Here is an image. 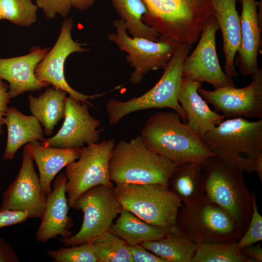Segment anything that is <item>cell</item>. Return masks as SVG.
I'll return each mask as SVG.
<instances>
[{
	"instance_id": "cell-43",
	"label": "cell",
	"mask_w": 262,
	"mask_h": 262,
	"mask_svg": "<svg viewBox=\"0 0 262 262\" xmlns=\"http://www.w3.org/2000/svg\"><path fill=\"white\" fill-rule=\"evenodd\" d=\"M0 20H1V18H0Z\"/></svg>"
},
{
	"instance_id": "cell-29",
	"label": "cell",
	"mask_w": 262,
	"mask_h": 262,
	"mask_svg": "<svg viewBox=\"0 0 262 262\" xmlns=\"http://www.w3.org/2000/svg\"><path fill=\"white\" fill-rule=\"evenodd\" d=\"M237 243L197 245L192 262H253L241 252Z\"/></svg>"
},
{
	"instance_id": "cell-1",
	"label": "cell",
	"mask_w": 262,
	"mask_h": 262,
	"mask_svg": "<svg viewBox=\"0 0 262 262\" xmlns=\"http://www.w3.org/2000/svg\"><path fill=\"white\" fill-rule=\"evenodd\" d=\"M176 112H160L147 119L140 134L151 151L176 165L188 162L204 163L215 156L200 137Z\"/></svg>"
},
{
	"instance_id": "cell-24",
	"label": "cell",
	"mask_w": 262,
	"mask_h": 262,
	"mask_svg": "<svg viewBox=\"0 0 262 262\" xmlns=\"http://www.w3.org/2000/svg\"><path fill=\"white\" fill-rule=\"evenodd\" d=\"M203 164L192 162L177 165L170 177L168 186L182 204L194 205L205 197L202 185Z\"/></svg>"
},
{
	"instance_id": "cell-6",
	"label": "cell",
	"mask_w": 262,
	"mask_h": 262,
	"mask_svg": "<svg viewBox=\"0 0 262 262\" xmlns=\"http://www.w3.org/2000/svg\"><path fill=\"white\" fill-rule=\"evenodd\" d=\"M191 48L190 45L178 44L171 59L164 69L160 79L142 96L125 101L111 99L106 106L110 124H116L123 117L133 112L164 108L173 110L186 123V115L178 98L182 78L183 63Z\"/></svg>"
},
{
	"instance_id": "cell-17",
	"label": "cell",
	"mask_w": 262,
	"mask_h": 262,
	"mask_svg": "<svg viewBox=\"0 0 262 262\" xmlns=\"http://www.w3.org/2000/svg\"><path fill=\"white\" fill-rule=\"evenodd\" d=\"M67 178L65 174L58 175L53 188L46 196V206L41 223L36 231L37 242L45 243L60 235L62 238L69 237L72 232V220L68 215L69 207L66 196Z\"/></svg>"
},
{
	"instance_id": "cell-14",
	"label": "cell",
	"mask_w": 262,
	"mask_h": 262,
	"mask_svg": "<svg viewBox=\"0 0 262 262\" xmlns=\"http://www.w3.org/2000/svg\"><path fill=\"white\" fill-rule=\"evenodd\" d=\"M73 25L71 18H66L64 20L55 44L36 66L35 76L39 81L65 91L78 101L91 105L88 99L102 97L104 93L93 95L81 93L69 85L65 76V63L68 56L75 52L83 53L89 50L83 47L84 44L73 39L71 32Z\"/></svg>"
},
{
	"instance_id": "cell-37",
	"label": "cell",
	"mask_w": 262,
	"mask_h": 262,
	"mask_svg": "<svg viewBox=\"0 0 262 262\" xmlns=\"http://www.w3.org/2000/svg\"><path fill=\"white\" fill-rule=\"evenodd\" d=\"M0 262H19L20 259L11 246L0 236Z\"/></svg>"
},
{
	"instance_id": "cell-38",
	"label": "cell",
	"mask_w": 262,
	"mask_h": 262,
	"mask_svg": "<svg viewBox=\"0 0 262 262\" xmlns=\"http://www.w3.org/2000/svg\"><path fill=\"white\" fill-rule=\"evenodd\" d=\"M250 245L245 246L240 249L241 252L250 258L254 262H262V248L261 244Z\"/></svg>"
},
{
	"instance_id": "cell-12",
	"label": "cell",
	"mask_w": 262,
	"mask_h": 262,
	"mask_svg": "<svg viewBox=\"0 0 262 262\" xmlns=\"http://www.w3.org/2000/svg\"><path fill=\"white\" fill-rule=\"evenodd\" d=\"M252 81L241 88L228 86L213 91L200 87L198 92L211 104L217 113L221 112L225 119L243 117L262 119V69L258 68L251 75Z\"/></svg>"
},
{
	"instance_id": "cell-7",
	"label": "cell",
	"mask_w": 262,
	"mask_h": 262,
	"mask_svg": "<svg viewBox=\"0 0 262 262\" xmlns=\"http://www.w3.org/2000/svg\"><path fill=\"white\" fill-rule=\"evenodd\" d=\"M115 197L123 209L155 226L176 225L182 202L169 189L160 184H119L114 186Z\"/></svg>"
},
{
	"instance_id": "cell-35",
	"label": "cell",
	"mask_w": 262,
	"mask_h": 262,
	"mask_svg": "<svg viewBox=\"0 0 262 262\" xmlns=\"http://www.w3.org/2000/svg\"><path fill=\"white\" fill-rule=\"evenodd\" d=\"M30 218L29 214L23 211H0V229L22 223Z\"/></svg>"
},
{
	"instance_id": "cell-36",
	"label": "cell",
	"mask_w": 262,
	"mask_h": 262,
	"mask_svg": "<svg viewBox=\"0 0 262 262\" xmlns=\"http://www.w3.org/2000/svg\"><path fill=\"white\" fill-rule=\"evenodd\" d=\"M132 262H164L142 245L129 246Z\"/></svg>"
},
{
	"instance_id": "cell-32",
	"label": "cell",
	"mask_w": 262,
	"mask_h": 262,
	"mask_svg": "<svg viewBox=\"0 0 262 262\" xmlns=\"http://www.w3.org/2000/svg\"><path fill=\"white\" fill-rule=\"evenodd\" d=\"M50 250L48 255L55 262H98L92 243Z\"/></svg>"
},
{
	"instance_id": "cell-34",
	"label": "cell",
	"mask_w": 262,
	"mask_h": 262,
	"mask_svg": "<svg viewBox=\"0 0 262 262\" xmlns=\"http://www.w3.org/2000/svg\"><path fill=\"white\" fill-rule=\"evenodd\" d=\"M46 17L53 18L57 15L66 17L72 8L71 0H35Z\"/></svg>"
},
{
	"instance_id": "cell-3",
	"label": "cell",
	"mask_w": 262,
	"mask_h": 262,
	"mask_svg": "<svg viewBox=\"0 0 262 262\" xmlns=\"http://www.w3.org/2000/svg\"><path fill=\"white\" fill-rule=\"evenodd\" d=\"M244 172L215 156L204 163L202 179L205 195L232 217L241 237L248 227L252 211L251 193L246 185Z\"/></svg>"
},
{
	"instance_id": "cell-28",
	"label": "cell",
	"mask_w": 262,
	"mask_h": 262,
	"mask_svg": "<svg viewBox=\"0 0 262 262\" xmlns=\"http://www.w3.org/2000/svg\"><path fill=\"white\" fill-rule=\"evenodd\" d=\"M120 18L124 20L126 30L132 37H142L154 41L162 36L142 21L147 8L142 0H110Z\"/></svg>"
},
{
	"instance_id": "cell-18",
	"label": "cell",
	"mask_w": 262,
	"mask_h": 262,
	"mask_svg": "<svg viewBox=\"0 0 262 262\" xmlns=\"http://www.w3.org/2000/svg\"><path fill=\"white\" fill-rule=\"evenodd\" d=\"M49 48L36 47L23 56L0 59V79L9 83L11 98L28 91H38L49 85L37 80L34 70Z\"/></svg>"
},
{
	"instance_id": "cell-26",
	"label": "cell",
	"mask_w": 262,
	"mask_h": 262,
	"mask_svg": "<svg viewBox=\"0 0 262 262\" xmlns=\"http://www.w3.org/2000/svg\"><path fill=\"white\" fill-rule=\"evenodd\" d=\"M141 245L164 262H192L197 245L176 225L164 237Z\"/></svg>"
},
{
	"instance_id": "cell-4",
	"label": "cell",
	"mask_w": 262,
	"mask_h": 262,
	"mask_svg": "<svg viewBox=\"0 0 262 262\" xmlns=\"http://www.w3.org/2000/svg\"><path fill=\"white\" fill-rule=\"evenodd\" d=\"M200 137L215 156L249 173L262 157V119H225Z\"/></svg>"
},
{
	"instance_id": "cell-13",
	"label": "cell",
	"mask_w": 262,
	"mask_h": 262,
	"mask_svg": "<svg viewBox=\"0 0 262 262\" xmlns=\"http://www.w3.org/2000/svg\"><path fill=\"white\" fill-rule=\"evenodd\" d=\"M219 26L213 15L207 21L198 44L183 63L182 78L192 81L206 82L215 89L234 87L232 78L221 68L216 48L215 35Z\"/></svg>"
},
{
	"instance_id": "cell-2",
	"label": "cell",
	"mask_w": 262,
	"mask_h": 262,
	"mask_svg": "<svg viewBox=\"0 0 262 262\" xmlns=\"http://www.w3.org/2000/svg\"><path fill=\"white\" fill-rule=\"evenodd\" d=\"M147 13L142 21L161 36L192 45L213 15L212 0H142Z\"/></svg>"
},
{
	"instance_id": "cell-5",
	"label": "cell",
	"mask_w": 262,
	"mask_h": 262,
	"mask_svg": "<svg viewBox=\"0 0 262 262\" xmlns=\"http://www.w3.org/2000/svg\"><path fill=\"white\" fill-rule=\"evenodd\" d=\"M175 164L150 150L140 135L115 143L109 163V176L119 184H160L168 186Z\"/></svg>"
},
{
	"instance_id": "cell-39",
	"label": "cell",
	"mask_w": 262,
	"mask_h": 262,
	"mask_svg": "<svg viewBox=\"0 0 262 262\" xmlns=\"http://www.w3.org/2000/svg\"><path fill=\"white\" fill-rule=\"evenodd\" d=\"M8 89V85L0 79V113L5 115L11 99Z\"/></svg>"
},
{
	"instance_id": "cell-42",
	"label": "cell",
	"mask_w": 262,
	"mask_h": 262,
	"mask_svg": "<svg viewBox=\"0 0 262 262\" xmlns=\"http://www.w3.org/2000/svg\"><path fill=\"white\" fill-rule=\"evenodd\" d=\"M5 114L0 113V135L3 133L2 130V125L4 124Z\"/></svg>"
},
{
	"instance_id": "cell-9",
	"label": "cell",
	"mask_w": 262,
	"mask_h": 262,
	"mask_svg": "<svg viewBox=\"0 0 262 262\" xmlns=\"http://www.w3.org/2000/svg\"><path fill=\"white\" fill-rule=\"evenodd\" d=\"M114 186L98 185L82 193L72 208L81 210L83 218L75 235L58 239L65 246L92 243L107 232L122 207L116 199Z\"/></svg>"
},
{
	"instance_id": "cell-22",
	"label": "cell",
	"mask_w": 262,
	"mask_h": 262,
	"mask_svg": "<svg viewBox=\"0 0 262 262\" xmlns=\"http://www.w3.org/2000/svg\"><path fill=\"white\" fill-rule=\"evenodd\" d=\"M29 148L38 167L42 190L47 196L51 191V181L64 167L77 160L81 148H59L41 145L38 140L29 143Z\"/></svg>"
},
{
	"instance_id": "cell-15",
	"label": "cell",
	"mask_w": 262,
	"mask_h": 262,
	"mask_svg": "<svg viewBox=\"0 0 262 262\" xmlns=\"http://www.w3.org/2000/svg\"><path fill=\"white\" fill-rule=\"evenodd\" d=\"M46 202L33 165L31 153L25 145L22 162L15 180L3 192L0 211L13 210L27 212L31 218L43 217Z\"/></svg>"
},
{
	"instance_id": "cell-23",
	"label": "cell",
	"mask_w": 262,
	"mask_h": 262,
	"mask_svg": "<svg viewBox=\"0 0 262 262\" xmlns=\"http://www.w3.org/2000/svg\"><path fill=\"white\" fill-rule=\"evenodd\" d=\"M4 124L7 128V143L3 156L4 161L14 159L16 152L24 144L45 139L40 122L33 115L23 114L16 108L8 107Z\"/></svg>"
},
{
	"instance_id": "cell-21",
	"label": "cell",
	"mask_w": 262,
	"mask_h": 262,
	"mask_svg": "<svg viewBox=\"0 0 262 262\" xmlns=\"http://www.w3.org/2000/svg\"><path fill=\"white\" fill-rule=\"evenodd\" d=\"M240 0H212L213 15L220 29L225 55L224 72L229 77H238L234 65L241 43L240 17L236 8Z\"/></svg>"
},
{
	"instance_id": "cell-33",
	"label": "cell",
	"mask_w": 262,
	"mask_h": 262,
	"mask_svg": "<svg viewBox=\"0 0 262 262\" xmlns=\"http://www.w3.org/2000/svg\"><path fill=\"white\" fill-rule=\"evenodd\" d=\"M252 211L247 229L243 236L237 242L238 248L255 244L262 240V216L258 211L256 195L251 193Z\"/></svg>"
},
{
	"instance_id": "cell-8",
	"label": "cell",
	"mask_w": 262,
	"mask_h": 262,
	"mask_svg": "<svg viewBox=\"0 0 262 262\" xmlns=\"http://www.w3.org/2000/svg\"><path fill=\"white\" fill-rule=\"evenodd\" d=\"M176 225L197 245L234 243L241 237L232 217L206 195L196 204H181Z\"/></svg>"
},
{
	"instance_id": "cell-11",
	"label": "cell",
	"mask_w": 262,
	"mask_h": 262,
	"mask_svg": "<svg viewBox=\"0 0 262 262\" xmlns=\"http://www.w3.org/2000/svg\"><path fill=\"white\" fill-rule=\"evenodd\" d=\"M115 143L114 139H109L83 146L78 161L66 166V192L70 207L82 193L94 186L114 185L109 167Z\"/></svg>"
},
{
	"instance_id": "cell-10",
	"label": "cell",
	"mask_w": 262,
	"mask_h": 262,
	"mask_svg": "<svg viewBox=\"0 0 262 262\" xmlns=\"http://www.w3.org/2000/svg\"><path fill=\"white\" fill-rule=\"evenodd\" d=\"M113 26L115 32L109 33L108 39L121 51L127 53L126 60L134 69L130 78V82L134 84L140 83L148 72L164 69L178 45L162 36L157 41L130 37L125 22L121 18L114 20Z\"/></svg>"
},
{
	"instance_id": "cell-16",
	"label": "cell",
	"mask_w": 262,
	"mask_h": 262,
	"mask_svg": "<svg viewBox=\"0 0 262 262\" xmlns=\"http://www.w3.org/2000/svg\"><path fill=\"white\" fill-rule=\"evenodd\" d=\"M87 103L71 96L66 98L64 121L53 136L40 142L44 146L59 148H81L84 144L99 142L100 131L97 128L100 121L92 117Z\"/></svg>"
},
{
	"instance_id": "cell-31",
	"label": "cell",
	"mask_w": 262,
	"mask_h": 262,
	"mask_svg": "<svg viewBox=\"0 0 262 262\" xmlns=\"http://www.w3.org/2000/svg\"><path fill=\"white\" fill-rule=\"evenodd\" d=\"M38 8L33 0H0V17L28 27L36 21Z\"/></svg>"
},
{
	"instance_id": "cell-30",
	"label": "cell",
	"mask_w": 262,
	"mask_h": 262,
	"mask_svg": "<svg viewBox=\"0 0 262 262\" xmlns=\"http://www.w3.org/2000/svg\"><path fill=\"white\" fill-rule=\"evenodd\" d=\"M92 243L98 262H132L129 245L110 231Z\"/></svg>"
},
{
	"instance_id": "cell-20",
	"label": "cell",
	"mask_w": 262,
	"mask_h": 262,
	"mask_svg": "<svg viewBox=\"0 0 262 262\" xmlns=\"http://www.w3.org/2000/svg\"><path fill=\"white\" fill-rule=\"evenodd\" d=\"M202 82L182 78L178 101L186 113L187 125L199 137L222 122L223 115L212 110L198 92Z\"/></svg>"
},
{
	"instance_id": "cell-40",
	"label": "cell",
	"mask_w": 262,
	"mask_h": 262,
	"mask_svg": "<svg viewBox=\"0 0 262 262\" xmlns=\"http://www.w3.org/2000/svg\"><path fill=\"white\" fill-rule=\"evenodd\" d=\"M72 8L79 10H87L92 7L96 0H71Z\"/></svg>"
},
{
	"instance_id": "cell-19",
	"label": "cell",
	"mask_w": 262,
	"mask_h": 262,
	"mask_svg": "<svg viewBox=\"0 0 262 262\" xmlns=\"http://www.w3.org/2000/svg\"><path fill=\"white\" fill-rule=\"evenodd\" d=\"M241 43L234 60L243 76L251 75L259 68L258 55L262 47V25L259 23L258 1L240 0Z\"/></svg>"
},
{
	"instance_id": "cell-27",
	"label": "cell",
	"mask_w": 262,
	"mask_h": 262,
	"mask_svg": "<svg viewBox=\"0 0 262 262\" xmlns=\"http://www.w3.org/2000/svg\"><path fill=\"white\" fill-rule=\"evenodd\" d=\"M67 93L61 89L51 87L37 98L28 96L31 113L44 127L46 135L51 134L54 127L64 118Z\"/></svg>"
},
{
	"instance_id": "cell-41",
	"label": "cell",
	"mask_w": 262,
	"mask_h": 262,
	"mask_svg": "<svg viewBox=\"0 0 262 262\" xmlns=\"http://www.w3.org/2000/svg\"><path fill=\"white\" fill-rule=\"evenodd\" d=\"M255 172L257 173L259 180L262 182V157L260 158L257 162Z\"/></svg>"
},
{
	"instance_id": "cell-25",
	"label": "cell",
	"mask_w": 262,
	"mask_h": 262,
	"mask_svg": "<svg viewBox=\"0 0 262 262\" xmlns=\"http://www.w3.org/2000/svg\"><path fill=\"white\" fill-rule=\"evenodd\" d=\"M171 228L151 225L122 208L119 217L112 224L109 231L123 240L127 245L134 246L162 239L165 236Z\"/></svg>"
}]
</instances>
